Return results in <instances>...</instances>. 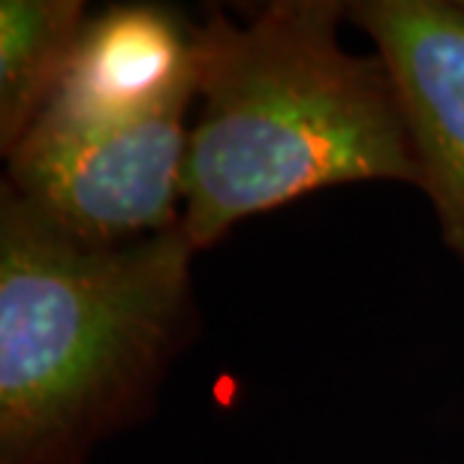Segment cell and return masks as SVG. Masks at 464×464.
I'll list each match as a JSON object with an SVG mask.
<instances>
[{"label":"cell","mask_w":464,"mask_h":464,"mask_svg":"<svg viewBox=\"0 0 464 464\" xmlns=\"http://www.w3.org/2000/svg\"><path fill=\"white\" fill-rule=\"evenodd\" d=\"M181 224L91 245L0 184V464H91L202 329Z\"/></svg>","instance_id":"6da1fadb"},{"label":"cell","mask_w":464,"mask_h":464,"mask_svg":"<svg viewBox=\"0 0 464 464\" xmlns=\"http://www.w3.org/2000/svg\"><path fill=\"white\" fill-rule=\"evenodd\" d=\"M344 0H272L197 27L181 229L197 254L238 224L341 184H411L420 166L380 54L341 43Z\"/></svg>","instance_id":"7a4b0ae2"},{"label":"cell","mask_w":464,"mask_h":464,"mask_svg":"<svg viewBox=\"0 0 464 464\" xmlns=\"http://www.w3.org/2000/svg\"><path fill=\"white\" fill-rule=\"evenodd\" d=\"M197 79L121 124L31 130L6 157L4 184L91 245H121L181 224V175Z\"/></svg>","instance_id":"3957f363"},{"label":"cell","mask_w":464,"mask_h":464,"mask_svg":"<svg viewBox=\"0 0 464 464\" xmlns=\"http://www.w3.org/2000/svg\"><path fill=\"white\" fill-rule=\"evenodd\" d=\"M392 76L443 247L464 272V0H350Z\"/></svg>","instance_id":"277c9868"},{"label":"cell","mask_w":464,"mask_h":464,"mask_svg":"<svg viewBox=\"0 0 464 464\" xmlns=\"http://www.w3.org/2000/svg\"><path fill=\"white\" fill-rule=\"evenodd\" d=\"M197 27L166 4L91 13L67 76L31 130L72 133L130 121L197 79Z\"/></svg>","instance_id":"5b68a950"},{"label":"cell","mask_w":464,"mask_h":464,"mask_svg":"<svg viewBox=\"0 0 464 464\" xmlns=\"http://www.w3.org/2000/svg\"><path fill=\"white\" fill-rule=\"evenodd\" d=\"M82 0H4L0 4V154L31 133L61 88L88 24Z\"/></svg>","instance_id":"8992f818"}]
</instances>
